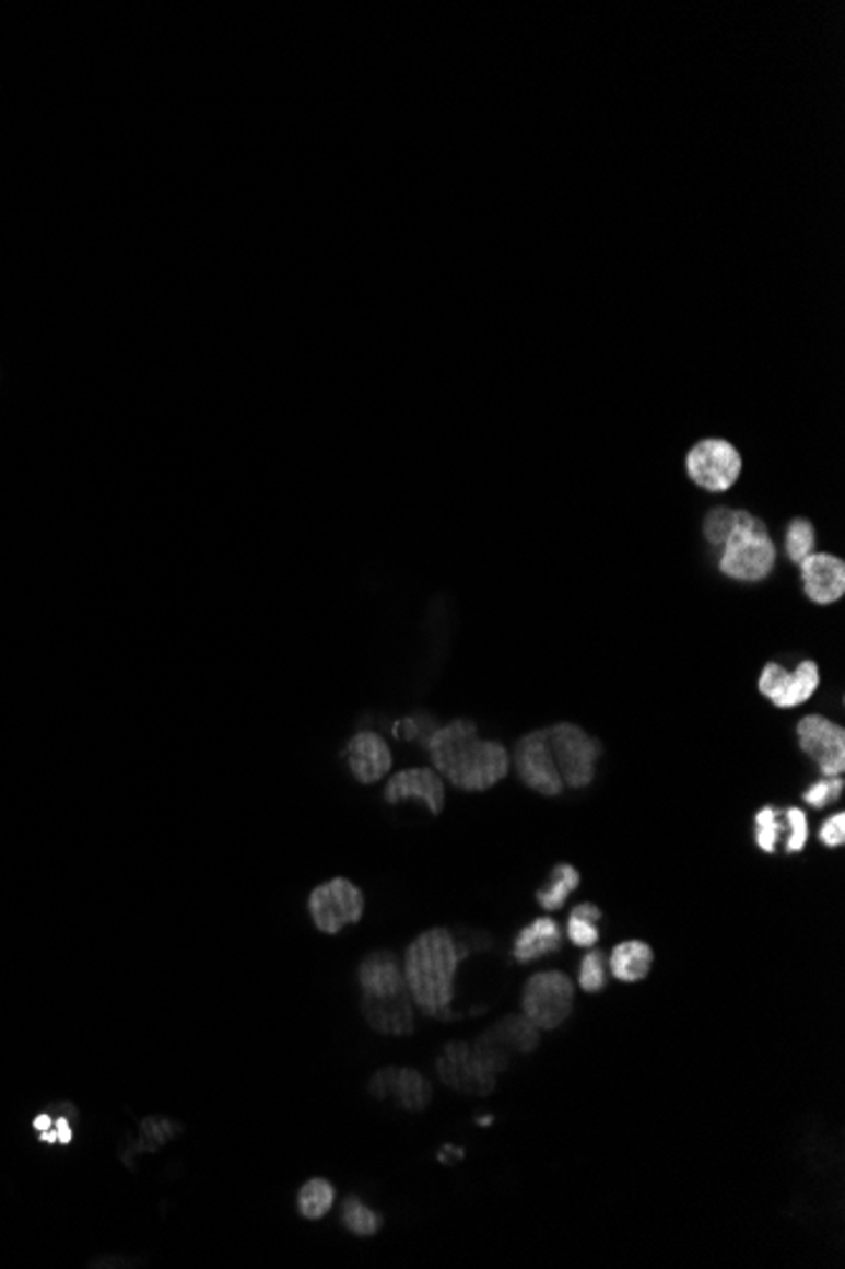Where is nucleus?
I'll use <instances>...</instances> for the list:
<instances>
[{"mask_svg":"<svg viewBox=\"0 0 845 1269\" xmlns=\"http://www.w3.org/2000/svg\"><path fill=\"white\" fill-rule=\"evenodd\" d=\"M423 748L429 750L436 773L461 791H489L509 770L504 745L479 737L477 725L466 718L433 727L425 735Z\"/></svg>","mask_w":845,"mask_h":1269,"instance_id":"f257e3e1","label":"nucleus"},{"mask_svg":"<svg viewBox=\"0 0 845 1269\" xmlns=\"http://www.w3.org/2000/svg\"><path fill=\"white\" fill-rule=\"evenodd\" d=\"M466 945H461L446 928L425 930L408 945L406 953V988L410 1001L423 1011L425 1016L450 1022L456 1018L450 1011L454 1001V983L458 963L466 958Z\"/></svg>","mask_w":845,"mask_h":1269,"instance_id":"f03ea898","label":"nucleus"},{"mask_svg":"<svg viewBox=\"0 0 845 1269\" xmlns=\"http://www.w3.org/2000/svg\"><path fill=\"white\" fill-rule=\"evenodd\" d=\"M512 1057L484 1041H450L438 1055L436 1072L444 1084L461 1095L486 1097L496 1087V1078L509 1070Z\"/></svg>","mask_w":845,"mask_h":1269,"instance_id":"7ed1b4c3","label":"nucleus"},{"mask_svg":"<svg viewBox=\"0 0 845 1269\" xmlns=\"http://www.w3.org/2000/svg\"><path fill=\"white\" fill-rule=\"evenodd\" d=\"M544 735L552 758L558 762L562 783L575 791L587 789L595 778V762L600 760V743L573 722H558V725L547 727Z\"/></svg>","mask_w":845,"mask_h":1269,"instance_id":"20e7f679","label":"nucleus"},{"mask_svg":"<svg viewBox=\"0 0 845 1269\" xmlns=\"http://www.w3.org/2000/svg\"><path fill=\"white\" fill-rule=\"evenodd\" d=\"M575 986L560 970L535 974L521 993V1009L537 1029H558L573 1014Z\"/></svg>","mask_w":845,"mask_h":1269,"instance_id":"39448f33","label":"nucleus"},{"mask_svg":"<svg viewBox=\"0 0 845 1269\" xmlns=\"http://www.w3.org/2000/svg\"><path fill=\"white\" fill-rule=\"evenodd\" d=\"M307 910L319 933L335 935L344 925H355L365 915V895L355 882L335 877L314 887L307 899Z\"/></svg>","mask_w":845,"mask_h":1269,"instance_id":"423d86ee","label":"nucleus"},{"mask_svg":"<svg viewBox=\"0 0 845 1269\" xmlns=\"http://www.w3.org/2000/svg\"><path fill=\"white\" fill-rule=\"evenodd\" d=\"M775 545H772L767 529L760 522L756 527L742 529L731 540L724 545V552L719 558V570L727 578L742 583L764 581L772 570H775Z\"/></svg>","mask_w":845,"mask_h":1269,"instance_id":"0eeeda50","label":"nucleus"},{"mask_svg":"<svg viewBox=\"0 0 845 1269\" xmlns=\"http://www.w3.org/2000/svg\"><path fill=\"white\" fill-rule=\"evenodd\" d=\"M686 471L706 492H727L742 474V454L724 439H704L686 454Z\"/></svg>","mask_w":845,"mask_h":1269,"instance_id":"6e6552de","label":"nucleus"},{"mask_svg":"<svg viewBox=\"0 0 845 1269\" xmlns=\"http://www.w3.org/2000/svg\"><path fill=\"white\" fill-rule=\"evenodd\" d=\"M514 766H517L519 781L525 783L527 789L542 793L547 799L560 796V793L565 791V783H562L558 762L552 758L544 730H537V733L521 737L517 743V750H514Z\"/></svg>","mask_w":845,"mask_h":1269,"instance_id":"1a4fd4ad","label":"nucleus"},{"mask_svg":"<svg viewBox=\"0 0 845 1269\" xmlns=\"http://www.w3.org/2000/svg\"><path fill=\"white\" fill-rule=\"evenodd\" d=\"M798 743L825 778L843 776L845 730L841 725H835L823 714H808L798 722Z\"/></svg>","mask_w":845,"mask_h":1269,"instance_id":"9d476101","label":"nucleus"},{"mask_svg":"<svg viewBox=\"0 0 845 1269\" xmlns=\"http://www.w3.org/2000/svg\"><path fill=\"white\" fill-rule=\"evenodd\" d=\"M818 685H820L818 664L810 662V659L800 662L795 672H787L785 666H779L777 662H770L760 674V692L775 707H783V710H790V707L808 702L810 697L815 695Z\"/></svg>","mask_w":845,"mask_h":1269,"instance_id":"9b49d317","label":"nucleus"},{"mask_svg":"<svg viewBox=\"0 0 845 1269\" xmlns=\"http://www.w3.org/2000/svg\"><path fill=\"white\" fill-rule=\"evenodd\" d=\"M369 1095L383 1099V1103L392 1099L400 1110L421 1113L429 1107L433 1090L421 1072L408 1070V1067H385L369 1080Z\"/></svg>","mask_w":845,"mask_h":1269,"instance_id":"f8f14e48","label":"nucleus"},{"mask_svg":"<svg viewBox=\"0 0 845 1269\" xmlns=\"http://www.w3.org/2000/svg\"><path fill=\"white\" fill-rule=\"evenodd\" d=\"M385 801L402 803V801H418L438 816L446 806V783L436 770L431 768H408L400 770L385 785Z\"/></svg>","mask_w":845,"mask_h":1269,"instance_id":"ddd939ff","label":"nucleus"},{"mask_svg":"<svg viewBox=\"0 0 845 1269\" xmlns=\"http://www.w3.org/2000/svg\"><path fill=\"white\" fill-rule=\"evenodd\" d=\"M802 589L812 604L828 606L841 601L845 593V563L838 556L812 552L800 563Z\"/></svg>","mask_w":845,"mask_h":1269,"instance_id":"4468645a","label":"nucleus"},{"mask_svg":"<svg viewBox=\"0 0 845 1269\" xmlns=\"http://www.w3.org/2000/svg\"><path fill=\"white\" fill-rule=\"evenodd\" d=\"M357 981L365 999H392V996L408 993L406 974H402L400 961L390 951L369 953L360 963Z\"/></svg>","mask_w":845,"mask_h":1269,"instance_id":"2eb2a0df","label":"nucleus"},{"mask_svg":"<svg viewBox=\"0 0 845 1269\" xmlns=\"http://www.w3.org/2000/svg\"><path fill=\"white\" fill-rule=\"evenodd\" d=\"M344 758H348L352 776H355L360 783H377L380 778L388 776L392 768V753L388 748V743H385V737H380L377 733H369V730L352 737L348 748H344Z\"/></svg>","mask_w":845,"mask_h":1269,"instance_id":"dca6fc26","label":"nucleus"},{"mask_svg":"<svg viewBox=\"0 0 845 1269\" xmlns=\"http://www.w3.org/2000/svg\"><path fill=\"white\" fill-rule=\"evenodd\" d=\"M362 1016L369 1029L388 1036H406L413 1032V1001L408 993L392 999H365L362 996Z\"/></svg>","mask_w":845,"mask_h":1269,"instance_id":"f3484780","label":"nucleus"},{"mask_svg":"<svg viewBox=\"0 0 845 1269\" xmlns=\"http://www.w3.org/2000/svg\"><path fill=\"white\" fill-rule=\"evenodd\" d=\"M479 1041L502 1049L504 1055H529L539 1047V1029L527 1016H506L479 1036Z\"/></svg>","mask_w":845,"mask_h":1269,"instance_id":"a211bd4d","label":"nucleus"},{"mask_svg":"<svg viewBox=\"0 0 845 1269\" xmlns=\"http://www.w3.org/2000/svg\"><path fill=\"white\" fill-rule=\"evenodd\" d=\"M560 947H562V930L558 922L550 918H537L535 922H529L527 928H521L519 935L514 938L512 955L514 961L519 963H532L537 958H544V955L558 953Z\"/></svg>","mask_w":845,"mask_h":1269,"instance_id":"6ab92c4d","label":"nucleus"},{"mask_svg":"<svg viewBox=\"0 0 845 1269\" xmlns=\"http://www.w3.org/2000/svg\"><path fill=\"white\" fill-rule=\"evenodd\" d=\"M654 968V951L643 941H625L610 953V974L623 983H638Z\"/></svg>","mask_w":845,"mask_h":1269,"instance_id":"aec40b11","label":"nucleus"},{"mask_svg":"<svg viewBox=\"0 0 845 1269\" xmlns=\"http://www.w3.org/2000/svg\"><path fill=\"white\" fill-rule=\"evenodd\" d=\"M756 525H760V520L750 515V512L716 508L704 517V537L709 545L724 548V545H727L737 533L756 527Z\"/></svg>","mask_w":845,"mask_h":1269,"instance_id":"412c9836","label":"nucleus"},{"mask_svg":"<svg viewBox=\"0 0 845 1269\" xmlns=\"http://www.w3.org/2000/svg\"><path fill=\"white\" fill-rule=\"evenodd\" d=\"M335 1207V1186L325 1178H312L296 1194V1209L307 1222H319Z\"/></svg>","mask_w":845,"mask_h":1269,"instance_id":"4be33fe9","label":"nucleus"},{"mask_svg":"<svg viewBox=\"0 0 845 1269\" xmlns=\"http://www.w3.org/2000/svg\"><path fill=\"white\" fill-rule=\"evenodd\" d=\"M579 887V874L573 864H558L550 874V885L537 893V903L544 907L547 912L565 907L567 897Z\"/></svg>","mask_w":845,"mask_h":1269,"instance_id":"5701e85b","label":"nucleus"},{"mask_svg":"<svg viewBox=\"0 0 845 1269\" xmlns=\"http://www.w3.org/2000/svg\"><path fill=\"white\" fill-rule=\"evenodd\" d=\"M785 839V816L783 808L764 806L754 816V841L764 854H777L779 841Z\"/></svg>","mask_w":845,"mask_h":1269,"instance_id":"b1692460","label":"nucleus"},{"mask_svg":"<svg viewBox=\"0 0 845 1269\" xmlns=\"http://www.w3.org/2000/svg\"><path fill=\"white\" fill-rule=\"evenodd\" d=\"M342 1224L355 1236H373L377 1234V1229L383 1226V1216L365 1207L357 1196H350V1199H344L342 1203Z\"/></svg>","mask_w":845,"mask_h":1269,"instance_id":"393cba45","label":"nucleus"},{"mask_svg":"<svg viewBox=\"0 0 845 1269\" xmlns=\"http://www.w3.org/2000/svg\"><path fill=\"white\" fill-rule=\"evenodd\" d=\"M785 550H787V558H790V563H802L805 558L812 556V550H815V527H812L810 520L798 517L793 520L790 525H787V533H785Z\"/></svg>","mask_w":845,"mask_h":1269,"instance_id":"a878e982","label":"nucleus"},{"mask_svg":"<svg viewBox=\"0 0 845 1269\" xmlns=\"http://www.w3.org/2000/svg\"><path fill=\"white\" fill-rule=\"evenodd\" d=\"M783 816H785V851L787 854H800V851L808 847L810 837L808 814L798 806H790L783 811Z\"/></svg>","mask_w":845,"mask_h":1269,"instance_id":"bb28decb","label":"nucleus"},{"mask_svg":"<svg viewBox=\"0 0 845 1269\" xmlns=\"http://www.w3.org/2000/svg\"><path fill=\"white\" fill-rule=\"evenodd\" d=\"M579 986L585 993H600L608 986V961L600 951H590L579 963Z\"/></svg>","mask_w":845,"mask_h":1269,"instance_id":"cd10ccee","label":"nucleus"},{"mask_svg":"<svg viewBox=\"0 0 845 1269\" xmlns=\"http://www.w3.org/2000/svg\"><path fill=\"white\" fill-rule=\"evenodd\" d=\"M843 793V778L835 776V778H820L818 783H812L808 791L802 793V801L810 803L812 808H825L828 803H835L841 799Z\"/></svg>","mask_w":845,"mask_h":1269,"instance_id":"c85d7f7f","label":"nucleus"},{"mask_svg":"<svg viewBox=\"0 0 845 1269\" xmlns=\"http://www.w3.org/2000/svg\"><path fill=\"white\" fill-rule=\"evenodd\" d=\"M180 1126H175L167 1118H148L142 1120V1151H155L163 1143H167L173 1136H178Z\"/></svg>","mask_w":845,"mask_h":1269,"instance_id":"c756f323","label":"nucleus"},{"mask_svg":"<svg viewBox=\"0 0 845 1269\" xmlns=\"http://www.w3.org/2000/svg\"><path fill=\"white\" fill-rule=\"evenodd\" d=\"M567 935H570V941H573V945H577V947L598 945V941H600L598 922H587V920H579V918H573V915H570Z\"/></svg>","mask_w":845,"mask_h":1269,"instance_id":"7c9ffc66","label":"nucleus"},{"mask_svg":"<svg viewBox=\"0 0 845 1269\" xmlns=\"http://www.w3.org/2000/svg\"><path fill=\"white\" fill-rule=\"evenodd\" d=\"M820 841H823L825 847H843L845 845V814L838 811V814H833L831 818H825L823 826H820Z\"/></svg>","mask_w":845,"mask_h":1269,"instance_id":"2f4dec72","label":"nucleus"},{"mask_svg":"<svg viewBox=\"0 0 845 1269\" xmlns=\"http://www.w3.org/2000/svg\"><path fill=\"white\" fill-rule=\"evenodd\" d=\"M431 730H425V722L418 720V718H406L400 720L396 725V735L402 737V741H410V737H418V735H429Z\"/></svg>","mask_w":845,"mask_h":1269,"instance_id":"473e14b6","label":"nucleus"},{"mask_svg":"<svg viewBox=\"0 0 845 1269\" xmlns=\"http://www.w3.org/2000/svg\"><path fill=\"white\" fill-rule=\"evenodd\" d=\"M570 915H573V918H579V920H587V922H600L602 920V910H600L598 905H592V903L577 905L575 910L570 912Z\"/></svg>","mask_w":845,"mask_h":1269,"instance_id":"72a5a7b5","label":"nucleus"},{"mask_svg":"<svg viewBox=\"0 0 845 1269\" xmlns=\"http://www.w3.org/2000/svg\"><path fill=\"white\" fill-rule=\"evenodd\" d=\"M54 1126H56V1130H54L56 1132V1143L69 1145L71 1138H74V1130H71L69 1120L67 1118H59V1120H54Z\"/></svg>","mask_w":845,"mask_h":1269,"instance_id":"f704fd0d","label":"nucleus"},{"mask_svg":"<svg viewBox=\"0 0 845 1269\" xmlns=\"http://www.w3.org/2000/svg\"><path fill=\"white\" fill-rule=\"evenodd\" d=\"M463 1155H466V1153L461 1151V1148H454V1145H448V1143H446L444 1151L438 1153V1161H446V1163H450V1159H458V1161H461Z\"/></svg>","mask_w":845,"mask_h":1269,"instance_id":"c9c22d12","label":"nucleus"},{"mask_svg":"<svg viewBox=\"0 0 845 1269\" xmlns=\"http://www.w3.org/2000/svg\"><path fill=\"white\" fill-rule=\"evenodd\" d=\"M34 1126H36V1130H42V1132H46V1130H51V1126H54V1120H51V1118H48V1115H38V1118H36V1120H34Z\"/></svg>","mask_w":845,"mask_h":1269,"instance_id":"e433bc0d","label":"nucleus"},{"mask_svg":"<svg viewBox=\"0 0 845 1269\" xmlns=\"http://www.w3.org/2000/svg\"><path fill=\"white\" fill-rule=\"evenodd\" d=\"M491 1122H494V1118H489V1115H486V1118H479V1126H481V1128H489Z\"/></svg>","mask_w":845,"mask_h":1269,"instance_id":"4c0bfd02","label":"nucleus"}]
</instances>
